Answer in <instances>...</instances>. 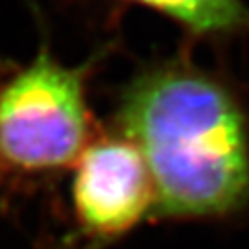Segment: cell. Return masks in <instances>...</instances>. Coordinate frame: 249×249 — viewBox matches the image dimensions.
I'll list each match as a JSON object with an SVG mask.
<instances>
[{
    "label": "cell",
    "mask_w": 249,
    "mask_h": 249,
    "mask_svg": "<svg viewBox=\"0 0 249 249\" xmlns=\"http://www.w3.org/2000/svg\"><path fill=\"white\" fill-rule=\"evenodd\" d=\"M115 124L148 166L155 218L249 209V113L227 78L188 57L150 65L122 90Z\"/></svg>",
    "instance_id": "obj_1"
},
{
    "label": "cell",
    "mask_w": 249,
    "mask_h": 249,
    "mask_svg": "<svg viewBox=\"0 0 249 249\" xmlns=\"http://www.w3.org/2000/svg\"><path fill=\"white\" fill-rule=\"evenodd\" d=\"M89 65L65 67L43 45L0 87V155L24 172L65 168L89 144Z\"/></svg>",
    "instance_id": "obj_2"
},
{
    "label": "cell",
    "mask_w": 249,
    "mask_h": 249,
    "mask_svg": "<svg viewBox=\"0 0 249 249\" xmlns=\"http://www.w3.org/2000/svg\"><path fill=\"white\" fill-rule=\"evenodd\" d=\"M74 218L83 242L100 249L151 214L153 185L141 151L124 137L87 144L76 160Z\"/></svg>",
    "instance_id": "obj_3"
},
{
    "label": "cell",
    "mask_w": 249,
    "mask_h": 249,
    "mask_svg": "<svg viewBox=\"0 0 249 249\" xmlns=\"http://www.w3.org/2000/svg\"><path fill=\"white\" fill-rule=\"evenodd\" d=\"M176 20L190 36L229 39L249 32V8L244 0H125Z\"/></svg>",
    "instance_id": "obj_4"
}]
</instances>
